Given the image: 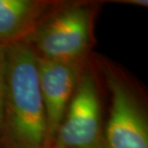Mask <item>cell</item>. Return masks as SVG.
<instances>
[{
	"mask_svg": "<svg viewBox=\"0 0 148 148\" xmlns=\"http://www.w3.org/2000/svg\"><path fill=\"white\" fill-rule=\"evenodd\" d=\"M0 148H49L37 56L23 42L7 46Z\"/></svg>",
	"mask_w": 148,
	"mask_h": 148,
	"instance_id": "cell-1",
	"label": "cell"
},
{
	"mask_svg": "<svg viewBox=\"0 0 148 148\" xmlns=\"http://www.w3.org/2000/svg\"><path fill=\"white\" fill-rule=\"evenodd\" d=\"M102 1H55L22 41L46 60L87 63L96 44L94 29Z\"/></svg>",
	"mask_w": 148,
	"mask_h": 148,
	"instance_id": "cell-2",
	"label": "cell"
},
{
	"mask_svg": "<svg viewBox=\"0 0 148 148\" xmlns=\"http://www.w3.org/2000/svg\"><path fill=\"white\" fill-rule=\"evenodd\" d=\"M92 60L110 94L105 123L109 148H148V116L144 97L129 76L106 58Z\"/></svg>",
	"mask_w": 148,
	"mask_h": 148,
	"instance_id": "cell-3",
	"label": "cell"
},
{
	"mask_svg": "<svg viewBox=\"0 0 148 148\" xmlns=\"http://www.w3.org/2000/svg\"><path fill=\"white\" fill-rule=\"evenodd\" d=\"M101 88V79L91 56L50 148H109Z\"/></svg>",
	"mask_w": 148,
	"mask_h": 148,
	"instance_id": "cell-4",
	"label": "cell"
},
{
	"mask_svg": "<svg viewBox=\"0 0 148 148\" xmlns=\"http://www.w3.org/2000/svg\"><path fill=\"white\" fill-rule=\"evenodd\" d=\"M88 61L72 63L37 57L38 84L46 114L49 148Z\"/></svg>",
	"mask_w": 148,
	"mask_h": 148,
	"instance_id": "cell-5",
	"label": "cell"
},
{
	"mask_svg": "<svg viewBox=\"0 0 148 148\" xmlns=\"http://www.w3.org/2000/svg\"><path fill=\"white\" fill-rule=\"evenodd\" d=\"M54 3V0H0V44L22 42Z\"/></svg>",
	"mask_w": 148,
	"mask_h": 148,
	"instance_id": "cell-6",
	"label": "cell"
},
{
	"mask_svg": "<svg viewBox=\"0 0 148 148\" xmlns=\"http://www.w3.org/2000/svg\"><path fill=\"white\" fill-rule=\"evenodd\" d=\"M6 54L7 46L0 44V140L3 126V114L5 103V87H6Z\"/></svg>",
	"mask_w": 148,
	"mask_h": 148,
	"instance_id": "cell-7",
	"label": "cell"
},
{
	"mask_svg": "<svg viewBox=\"0 0 148 148\" xmlns=\"http://www.w3.org/2000/svg\"><path fill=\"white\" fill-rule=\"evenodd\" d=\"M119 3H126L129 5H135V6H140V7H147L148 1L147 0H125V1H116Z\"/></svg>",
	"mask_w": 148,
	"mask_h": 148,
	"instance_id": "cell-8",
	"label": "cell"
}]
</instances>
